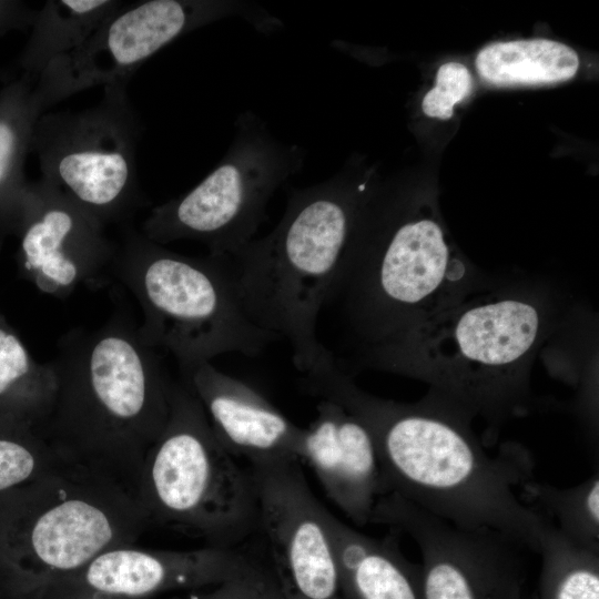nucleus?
<instances>
[{
    "label": "nucleus",
    "instance_id": "2",
    "mask_svg": "<svg viewBox=\"0 0 599 599\" xmlns=\"http://www.w3.org/2000/svg\"><path fill=\"white\" fill-rule=\"evenodd\" d=\"M156 351L123 315L60 337L51 361L57 395L41 435L62 461L100 470L135 490L171 409L174 380Z\"/></svg>",
    "mask_w": 599,
    "mask_h": 599
},
{
    "label": "nucleus",
    "instance_id": "5",
    "mask_svg": "<svg viewBox=\"0 0 599 599\" xmlns=\"http://www.w3.org/2000/svg\"><path fill=\"white\" fill-rule=\"evenodd\" d=\"M135 491L149 522L202 537L211 547L236 548L257 530L250 469L221 445L181 379L173 383L167 422L143 459Z\"/></svg>",
    "mask_w": 599,
    "mask_h": 599
},
{
    "label": "nucleus",
    "instance_id": "23",
    "mask_svg": "<svg viewBox=\"0 0 599 599\" xmlns=\"http://www.w3.org/2000/svg\"><path fill=\"white\" fill-rule=\"evenodd\" d=\"M538 554V599H599V551L568 540L550 522Z\"/></svg>",
    "mask_w": 599,
    "mask_h": 599
},
{
    "label": "nucleus",
    "instance_id": "12",
    "mask_svg": "<svg viewBox=\"0 0 599 599\" xmlns=\"http://www.w3.org/2000/svg\"><path fill=\"white\" fill-rule=\"evenodd\" d=\"M257 530L272 559L271 573L286 599H344L326 520L298 461L250 465Z\"/></svg>",
    "mask_w": 599,
    "mask_h": 599
},
{
    "label": "nucleus",
    "instance_id": "27",
    "mask_svg": "<svg viewBox=\"0 0 599 599\" xmlns=\"http://www.w3.org/2000/svg\"><path fill=\"white\" fill-rule=\"evenodd\" d=\"M267 572L266 570L255 578L235 580L206 590L203 589L202 592L185 599H258L260 587Z\"/></svg>",
    "mask_w": 599,
    "mask_h": 599
},
{
    "label": "nucleus",
    "instance_id": "13",
    "mask_svg": "<svg viewBox=\"0 0 599 599\" xmlns=\"http://www.w3.org/2000/svg\"><path fill=\"white\" fill-rule=\"evenodd\" d=\"M16 226L22 268L48 295L63 298L81 285L99 286L112 272L118 246L105 226L41 179L28 184Z\"/></svg>",
    "mask_w": 599,
    "mask_h": 599
},
{
    "label": "nucleus",
    "instance_id": "1",
    "mask_svg": "<svg viewBox=\"0 0 599 599\" xmlns=\"http://www.w3.org/2000/svg\"><path fill=\"white\" fill-rule=\"evenodd\" d=\"M302 386L366 426L383 495H397L461 527L500 532L538 554L549 521L519 497V488L535 478L532 457L522 446L507 445L490 455L471 430L473 413L465 406L438 392L413 404L373 396L333 355L304 374Z\"/></svg>",
    "mask_w": 599,
    "mask_h": 599
},
{
    "label": "nucleus",
    "instance_id": "6",
    "mask_svg": "<svg viewBox=\"0 0 599 599\" xmlns=\"http://www.w3.org/2000/svg\"><path fill=\"white\" fill-rule=\"evenodd\" d=\"M23 549L8 588L72 575L103 551L133 545L149 519L135 490L61 461L28 483Z\"/></svg>",
    "mask_w": 599,
    "mask_h": 599
},
{
    "label": "nucleus",
    "instance_id": "11",
    "mask_svg": "<svg viewBox=\"0 0 599 599\" xmlns=\"http://www.w3.org/2000/svg\"><path fill=\"white\" fill-rule=\"evenodd\" d=\"M370 522L418 546L422 599H527V549L500 532L455 525L394 494L377 499Z\"/></svg>",
    "mask_w": 599,
    "mask_h": 599
},
{
    "label": "nucleus",
    "instance_id": "25",
    "mask_svg": "<svg viewBox=\"0 0 599 599\" xmlns=\"http://www.w3.org/2000/svg\"><path fill=\"white\" fill-rule=\"evenodd\" d=\"M471 88L473 78L467 67L447 62L438 69L435 87L423 99V112L430 118L447 120L453 115L454 105L463 101Z\"/></svg>",
    "mask_w": 599,
    "mask_h": 599
},
{
    "label": "nucleus",
    "instance_id": "9",
    "mask_svg": "<svg viewBox=\"0 0 599 599\" xmlns=\"http://www.w3.org/2000/svg\"><path fill=\"white\" fill-rule=\"evenodd\" d=\"M238 17L272 33L282 23L245 0H144L122 3L73 50L51 62L35 81L45 109L83 90L128 82L148 59L179 37Z\"/></svg>",
    "mask_w": 599,
    "mask_h": 599
},
{
    "label": "nucleus",
    "instance_id": "4",
    "mask_svg": "<svg viewBox=\"0 0 599 599\" xmlns=\"http://www.w3.org/2000/svg\"><path fill=\"white\" fill-rule=\"evenodd\" d=\"M112 272L140 305L142 338L181 374L226 353L257 356L278 339L246 314L229 255L187 256L128 230Z\"/></svg>",
    "mask_w": 599,
    "mask_h": 599
},
{
    "label": "nucleus",
    "instance_id": "14",
    "mask_svg": "<svg viewBox=\"0 0 599 599\" xmlns=\"http://www.w3.org/2000/svg\"><path fill=\"white\" fill-rule=\"evenodd\" d=\"M265 571L236 548L156 550L123 545L103 551L79 571L63 577L105 596L148 599L170 591L213 588Z\"/></svg>",
    "mask_w": 599,
    "mask_h": 599
},
{
    "label": "nucleus",
    "instance_id": "16",
    "mask_svg": "<svg viewBox=\"0 0 599 599\" xmlns=\"http://www.w3.org/2000/svg\"><path fill=\"white\" fill-rule=\"evenodd\" d=\"M305 460L328 498L356 525L370 522L383 495L373 438L363 422L342 405L319 399L316 417L304 428Z\"/></svg>",
    "mask_w": 599,
    "mask_h": 599
},
{
    "label": "nucleus",
    "instance_id": "8",
    "mask_svg": "<svg viewBox=\"0 0 599 599\" xmlns=\"http://www.w3.org/2000/svg\"><path fill=\"white\" fill-rule=\"evenodd\" d=\"M126 84L104 87L102 99L83 110L44 111L31 142L41 180L104 226L126 222L143 202L136 167L143 125Z\"/></svg>",
    "mask_w": 599,
    "mask_h": 599
},
{
    "label": "nucleus",
    "instance_id": "26",
    "mask_svg": "<svg viewBox=\"0 0 599 599\" xmlns=\"http://www.w3.org/2000/svg\"><path fill=\"white\" fill-rule=\"evenodd\" d=\"M9 591L13 599H121L95 592L67 577L28 582Z\"/></svg>",
    "mask_w": 599,
    "mask_h": 599
},
{
    "label": "nucleus",
    "instance_id": "21",
    "mask_svg": "<svg viewBox=\"0 0 599 599\" xmlns=\"http://www.w3.org/2000/svg\"><path fill=\"white\" fill-rule=\"evenodd\" d=\"M57 388L51 362L37 363L20 338L0 324V400L11 402L23 425L41 434L51 416Z\"/></svg>",
    "mask_w": 599,
    "mask_h": 599
},
{
    "label": "nucleus",
    "instance_id": "10",
    "mask_svg": "<svg viewBox=\"0 0 599 599\" xmlns=\"http://www.w3.org/2000/svg\"><path fill=\"white\" fill-rule=\"evenodd\" d=\"M541 309L518 297L489 298L461 307L435 337L439 361L426 374L438 392L471 413L497 418L522 408L517 369L540 338Z\"/></svg>",
    "mask_w": 599,
    "mask_h": 599
},
{
    "label": "nucleus",
    "instance_id": "18",
    "mask_svg": "<svg viewBox=\"0 0 599 599\" xmlns=\"http://www.w3.org/2000/svg\"><path fill=\"white\" fill-rule=\"evenodd\" d=\"M44 111L35 81L26 75L9 79L0 90V215L13 226L29 184L23 173L26 158Z\"/></svg>",
    "mask_w": 599,
    "mask_h": 599
},
{
    "label": "nucleus",
    "instance_id": "22",
    "mask_svg": "<svg viewBox=\"0 0 599 599\" xmlns=\"http://www.w3.org/2000/svg\"><path fill=\"white\" fill-rule=\"evenodd\" d=\"M519 497L568 540L599 551L598 473L566 488L532 478L519 488Z\"/></svg>",
    "mask_w": 599,
    "mask_h": 599
},
{
    "label": "nucleus",
    "instance_id": "3",
    "mask_svg": "<svg viewBox=\"0 0 599 599\" xmlns=\"http://www.w3.org/2000/svg\"><path fill=\"white\" fill-rule=\"evenodd\" d=\"M367 182L352 187L342 175L290 189L275 229L231 258L241 303L262 329L284 338L303 375L329 351L317 322L343 266Z\"/></svg>",
    "mask_w": 599,
    "mask_h": 599
},
{
    "label": "nucleus",
    "instance_id": "29",
    "mask_svg": "<svg viewBox=\"0 0 599 599\" xmlns=\"http://www.w3.org/2000/svg\"><path fill=\"white\" fill-rule=\"evenodd\" d=\"M258 599H286L270 570L261 583Z\"/></svg>",
    "mask_w": 599,
    "mask_h": 599
},
{
    "label": "nucleus",
    "instance_id": "17",
    "mask_svg": "<svg viewBox=\"0 0 599 599\" xmlns=\"http://www.w3.org/2000/svg\"><path fill=\"white\" fill-rule=\"evenodd\" d=\"M326 520L344 599H422L420 567L405 557L394 535L370 537L328 509Z\"/></svg>",
    "mask_w": 599,
    "mask_h": 599
},
{
    "label": "nucleus",
    "instance_id": "19",
    "mask_svg": "<svg viewBox=\"0 0 599 599\" xmlns=\"http://www.w3.org/2000/svg\"><path fill=\"white\" fill-rule=\"evenodd\" d=\"M122 1L50 0L37 11L28 42L14 69L37 81L54 60L77 48Z\"/></svg>",
    "mask_w": 599,
    "mask_h": 599
},
{
    "label": "nucleus",
    "instance_id": "7",
    "mask_svg": "<svg viewBox=\"0 0 599 599\" xmlns=\"http://www.w3.org/2000/svg\"><path fill=\"white\" fill-rule=\"evenodd\" d=\"M304 158L302 148L280 141L245 111L220 163L189 192L153 207L141 233L161 245L191 240L210 254L233 255L253 240L270 199L301 170Z\"/></svg>",
    "mask_w": 599,
    "mask_h": 599
},
{
    "label": "nucleus",
    "instance_id": "15",
    "mask_svg": "<svg viewBox=\"0 0 599 599\" xmlns=\"http://www.w3.org/2000/svg\"><path fill=\"white\" fill-rule=\"evenodd\" d=\"M221 445L250 465L300 461L304 428L247 383L203 363L181 374Z\"/></svg>",
    "mask_w": 599,
    "mask_h": 599
},
{
    "label": "nucleus",
    "instance_id": "28",
    "mask_svg": "<svg viewBox=\"0 0 599 599\" xmlns=\"http://www.w3.org/2000/svg\"><path fill=\"white\" fill-rule=\"evenodd\" d=\"M37 11L20 1L0 0V33L31 27Z\"/></svg>",
    "mask_w": 599,
    "mask_h": 599
},
{
    "label": "nucleus",
    "instance_id": "24",
    "mask_svg": "<svg viewBox=\"0 0 599 599\" xmlns=\"http://www.w3.org/2000/svg\"><path fill=\"white\" fill-rule=\"evenodd\" d=\"M62 461L40 433L0 436V493L22 486Z\"/></svg>",
    "mask_w": 599,
    "mask_h": 599
},
{
    "label": "nucleus",
    "instance_id": "20",
    "mask_svg": "<svg viewBox=\"0 0 599 599\" xmlns=\"http://www.w3.org/2000/svg\"><path fill=\"white\" fill-rule=\"evenodd\" d=\"M579 68L576 51L557 41L528 39L491 43L478 53L476 69L495 85H539L570 80Z\"/></svg>",
    "mask_w": 599,
    "mask_h": 599
}]
</instances>
